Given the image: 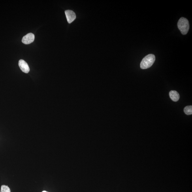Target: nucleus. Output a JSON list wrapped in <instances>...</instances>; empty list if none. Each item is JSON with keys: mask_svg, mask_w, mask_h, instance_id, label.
Listing matches in <instances>:
<instances>
[{"mask_svg": "<svg viewBox=\"0 0 192 192\" xmlns=\"http://www.w3.org/2000/svg\"><path fill=\"white\" fill-rule=\"evenodd\" d=\"M178 26L181 34L186 35L189 29V23L188 20L186 18L181 17L178 21Z\"/></svg>", "mask_w": 192, "mask_h": 192, "instance_id": "obj_2", "label": "nucleus"}, {"mask_svg": "<svg viewBox=\"0 0 192 192\" xmlns=\"http://www.w3.org/2000/svg\"><path fill=\"white\" fill-rule=\"evenodd\" d=\"M19 66L22 71L26 73H28L30 68L27 63L23 59H20L19 62Z\"/></svg>", "mask_w": 192, "mask_h": 192, "instance_id": "obj_5", "label": "nucleus"}, {"mask_svg": "<svg viewBox=\"0 0 192 192\" xmlns=\"http://www.w3.org/2000/svg\"><path fill=\"white\" fill-rule=\"evenodd\" d=\"M155 55L149 54L143 59L140 64V68L142 69H146L150 67L155 62Z\"/></svg>", "mask_w": 192, "mask_h": 192, "instance_id": "obj_1", "label": "nucleus"}, {"mask_svg": "<svg viewBox=\"0 0 192 192\" xmlns=\"http://www.w3.org/2000/svg\"><path fill=\"white\" fill-rule=\"evenodd\" d=\"M184 112L187 115H191L192 114V106H186L184 108Z\"/></svg>", "mask_w": 192, "mask_h": 192, "instance_id": "obj_7", "label": "nucleus"}, {"mask_svg": "<svg viewBox=\"0 0 192 192\" xmlns=\"http://www.w3.org/2000/svg\"><path fill=\"white\" fill-rule=\"evenodd\" d=\"M42 192H47V191H42Z\"/></svg>", "mask_w": 192, "mask_h": 192, "instance_id": "obj_9", "label": "nucleus"}, {"mask_svg": "<svg viewBox=\"0 0 192 192\" xmlns=\"http://www.w3.org/2000/svg\"><path fill=\"white\" fill-rule=\"evenodd\" d=\"M169 95L170 97L173 101L176 102L178 101L180 98V95L178 92L175 91H170Z\"/></svg>", "mask_w": 192, "mask_h": 192, "instance_id": "obj_6", "label": "nucleus"}, {"mask_svg": "<svg viewBox=\"0 0 192 192\" xmlns=\"http://www.w3.org/2000/svg\"><path fill=\"white\" fill-rule=\"evenodd\" d=\"M66 18L68 22L71 23L76 18V15L75 12L71 10H67L65 12Z\"/></svg>", "mask_w": 192, "mask_h": 192, "instance_id": "obj_4", "label": "nucleus"}, {"mask_svg": "<svg viewBox=\"0 0 192 192\" xmlns=\"http://www.w3.org/2000/svg\"><path fill=\"white\" fill-rule=\"evenodd\" d=\"M1 192H10V190L7 186L3 185L1 187Z\"/></svg>", "mask_w": 192, "mask_h": 192, "instance_id": "obj_8", "label": "nucleus"}, {"mask_svg": "<svg viewBox=\"0 0 192 192\" xmlns=\"http://www.w3.org/2000/svg\"><path fill=\"white\" fill-rule=\"evenodd\" d=\"M35 39V36L34 34L30 33L27 34L23 38L22 41L25 44H29L33 42Z\"/></svg>", "mask_w": 192, "mask_h": 192, "instance_id": "obj_3", "label": "nucleus"}]
</instances>
